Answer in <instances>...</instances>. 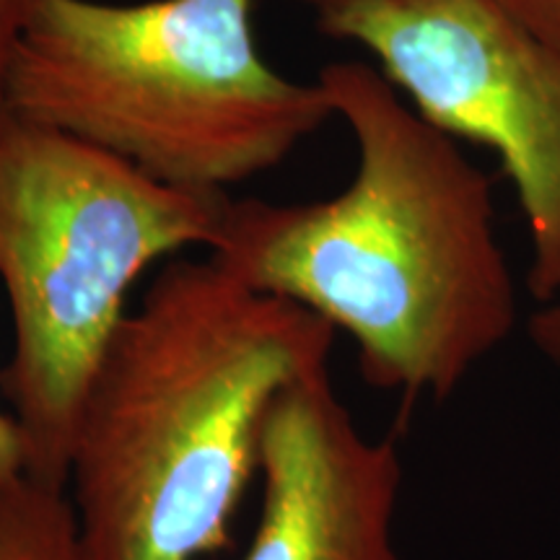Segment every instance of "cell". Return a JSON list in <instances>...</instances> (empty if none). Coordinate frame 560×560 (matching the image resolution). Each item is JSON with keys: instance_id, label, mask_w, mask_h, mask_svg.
Returning <instances> with one entry per match:
<instances>
[{"instance_id": "obj_8", "label": "cell", "mask_w": 560, "mask_h": 560, "mask_svg": "<svg viewBox=\"0 0 560 560\" xmlns=\"http://www.w3.org/2000/svg\"><path fill=\"white\" fill-rule=\"evenodd\" d=\"M532 34L560 50V0H499Z\"/></svg>"}, {"instance_id": "obj_6", "label": "cell", "mask_w": 560, "mask_h": 560, "mask_svg": "<svg viewBox=\"0 0 560 560\" xmlns=\"http://www.w3.org/2000/svg\"><path fill=\"white\" fill-rule=\"evenodd\" d=\"M257 472L262 506L244 560H400V452L359 429L330 366L276 397Z\"/></svg>"}, {"instance_id": "obj_1", "label": "cell", "mask_w": 560, "mask_h": 560, "mask_svg": "<svg viewBox=\"0 0 560 560\" xmlns=\"http://www.w3.org/2000/svg\"><path fill=\"white\" fill-rule=\"evenodd\" d=\"M317 81L353 132L355 177L312 202L226 198L208 257L348 332L371 387L441 402L520 322L493 185L380 68L327 62Z\"/></svg>"}, {"instance_id": "obj_4", "label": "cell", "mask_w": 560, "mask_h": 560, "mask_svg": "<svg viewBox=\"0 0 560 560\" xmlns=\"http://www.w3.org/2000/svg\"><path fill=\"white\" fill-rule=\"evenodd\" d=\"M223 200L0 109V285L13 327L0 389L26 475L68 488L83 392L130 289L151 265L208 249Z\"/></svg>"}, {"instance_id": "obj_11", "label": "cell", "mask_w": 560, "mask_h": 560, "mask_svg": "<svg viewBox=\"0 0 560 560\" xmlns=\"http://www.w3.org/2000/svg\"><path fill=\"white\" fill-rule=\"evenodd\" d=\"M24 472V446L11 412L0 408V482Z\"/></svg>"}, {"instance_id": "obj_2", "label": "cell", "mask_w": 560, "mask_h": 560, "mask_svg": "<svg viewBox=\"0 0 560 560\" xmlns=\"http://www.w3.org/2000/svg\"><path fill=\"white\" fill-rule=\"evenodd\" d=\"M338 330L210 260H172L83 392L68 495L83 560L226 550L276 397L330 366Z\"/></svg>"}, {"instance_id": "obj_10", "label": "cell", "mask_w": 560, "mask_h": 560, "mask_svg": "<svg viewBox=\"0 0 560 560\" xmlns=\"http://www.w3.org/2000/svg\"><path fill=\"white\" fill-rule=\"evenodd\" d=\"M37 3L39 0H0V109H3V83L13 45Z\"/></svg>"}, {"instance_id": "obj_3", "label": "cell", "mask_w": 560, "mask_h": 560, "mask_svg": "<svg viewBox=\"0 0 560 560\" xmlns=\"http://www.w3.org/2000/svg\"><path fill=\"white\" fill-rule=\"evenodd\" d=\"M255 0H39L3 109L115 153L177 190L229 198L335 120L319 81L257 50Z\"/></svg>"}, {"instance_id": "obj_12", "label": "cell", "mask_w": 560, "mask_h": 560, "mask_svg": "<svg viewBox=\"0 0 560 560\" xmlns=\"http://www.w3.org/2000/svg\"><path fill=\"white\" fill-rule=\"evenodd\" d=\"M304 3H312V5H319V3H325V0H304Z\"/></svg>"}, {"instance_id": "obj_9", "label": "cell", "mask_w": 560, "mask_h": 560, "mask_svg": "<svg viewBox=\"0 0 560 560\" xmlns=\"http://www.w3.org/2000/svg\"><path fill=\"white\" fill-rule=\"evenodd\" d=\"M527 338L560 380V299L540 304V310L532 314L527 319Z\"/></svg>"}, {"instance_id": "obj_7", "label": "cell", "mask_w": 560, "mask_h": 560, "mask_svg": "<svg viewBox=\"0 0 560 560\" xmlns=\"http://www.w3.org/2000/svg\"><path fill=\"white\" fill-rule=\"evenodd\" d=\"M0 560H83L68 488L26 472L0 482Z\"/></svg>"}, {"instance_id": "obj_5", "label": "cell", "mask_w": 560, "mask_h": 560, "mask_svg": "<svg viewBox=\"0 0 560 560\" xmlns=\"http://www.w3.org/2000/svg\"><path fill=\"white\" fill-rule=\"evenodd\" d=\"M319 32L350 42L412 109L501 159L529 231L527 289L560 299V50L499 0H325Z\"/></svg>"}]
</instances>
